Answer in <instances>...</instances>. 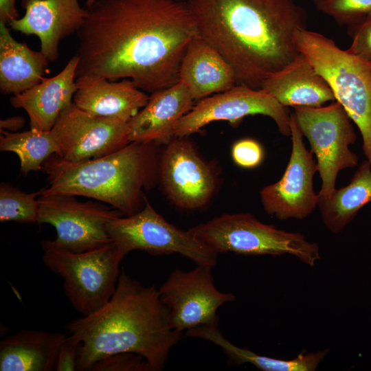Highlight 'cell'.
<instances>
[{"mask_svg":"<svg viewBox=\"0 0 371 371\" xmlns=\"http://www.w3.org/2000/svg\"><path fill=\"white\" fill-rule=\"evenodd\" d=\"M78 31L76 79L128 78L154 93L179 81L180 65L197 36L179 0H96Z\"/></svg>","mask_w":371,"mask_h":371,"instance_id":"obj_1","label":"cell"},{"mask_svg":"<svg viewBox=\"0 0 371 371\" xmlns=\"http://www.w3.org/2000/svg\"><path fill=\"white\" fill-rule=\"evenodd\" d=\"M197 35L231 65L237 84L260 89L263 81L300 52L295 32L307 13L294 0H186Z\"/></svg>","mask_w":371,"mask_h":371,"instance_id":"obj_2","label":"cell"},{"mask_svg":"<svg viewBox=\"0 0 371 371\" xmlns=\"http://www.w3.org/2000/svg\"><path fill=\"white\" fill-rule=\"evenodd\" d=\"M81 343L78 370H89L98 361L120 352L142 356L151 371L162 370L182 333L170 325L155 286H144L122 270L109 300L65 326Z\"/></svg>","mask_w":371,"mask_h":371,"instance_id":"obj_3","label":"cell"},{"mask_svg":"<svg viewBox=\"0 0 371 371\" xmlns=\"http://www.w3.org/2000/svg\"><path fill=\"white\" fill-rule=\"evenodd\" d=\"M155 142H132L115 152L80 162L56 154L43 164L48 184L40 194L82 196L108 204L124 216L145 205L158 181L160 149Z\"/></svg>","mask_w":371,"mask_h":371,"instance_id":"obj_4","label":"cell"},{"mask_svg":"<svg viewBox=\"0 0 371 371\" xmlns=\"http://www.w3.org/2000/svg\"><path fill=\"white\" fill-rule=\"evenodd\" d=\"M300 52L327 81L362 137V150L371 161V65L326 36L300 29L295 34Z\"/></svg>","mask_w":371,"mask_h":371,"instance_id":"obj_5","label":"cell"},{"mask_svg":"<svg viewBox=\"0 0 371 371\" xmlns=\"http://www.w3.org/2000/svg\"><path fill=\"white\" fill-rule=\"evenodd\" d=\"M188 230L217 254H289L310 267L321 258L319 245L302 234L265 224L250 213L224 214Z\"/></svg>","mask_w":371,"mask_h":371,"instance_id":"obj_6","label":"cell"},{"mask_svg":"<svg viewBox=\"0 0 371 371\" xmlns=\"http://www.w3.org/2000/svg\"><path fill=\"white\" fill-rule=\"evenodd\" d=\"M43 262L63 280L65 293L82 316L105 304L113 294L122 260L111 242L82 252L57 245L54 240L41 242Z\"/></svg>","mask_w":371,"mask_h":371,"instance_id":"obj_7","label":"cell"},{"mask_svg":"<svg viewBox=\"0 0 371 371\" xmlns=\"http://www.w3.org/2000/svg\"><path fill=\"white\" fill-rule=\"evenodd\" d=\"M107 232L122 259L134 250H141L156 256L179 254L196 265L212 267L217 262L216 252L188 229L183 230L168 222L147 198L138 212L111 221Z\"/></svg>","mask_w":371,"mask_h":371,"instance_id":"obj_8","label":"cell"},{"mask_svg":"<svg viewBox=\"0 0 371 371\" xmlns=\"http://www.w3.org/2000/svg\"><path fill=\"white\" fill-rule=\"evenodd\" d=\"M293 111L295 122L316 157L322 180L318 195L328 198L336 190L339 172L358 165V156L349 148L357 139L352 120L336 100L326 106H294Z\"/></svg>","mask_w":371,"mask_h":371,"instance_id":"obj_9","label":"cell"},{"mask_svg":"<svg viewBox=\"0 0 371 371\" xmlns=\"http://www.w3.org/2000/svg\"><path fill=\"white\" fill-rule=\"evenodd\" d=\"M160 150L158 181L167 199L183 210L205 207L215 195L218 175L186 137H173Z\"/></svg>","mask_w":371,"mask_h":371,"instance_id":"obj_10","label":"cell"},{"mask_svg":"<svg viewBox=\"0 0 371 371\" xmlns=\"http://www.w3.org/2000/svg\"><path fill=\"white\" fill-rule=\"evenodd\" d=\"M38 223L52 225L56 232L54 242L74 252H82L111 243L107 225L124 216L102 202H82L76 196L40 194Z\"/></svg>","mask_w":371,"mask_h":371,"instance_id":"obj_11","label":"cell"},{"mask_svg":"<svg viewBox=\"0 0 371 371\" xmlns=\"http://www.w3.org/2000/svg\"><path fill=\"white\" fill-rule=\"evenodd\" d=\"M212 268L196 265L188 271L175 269L158 289L175 330L182 333L196 328L218 326V309L236 300L234 294L216 289Z\"/></svg>","mask_w":371,"mask_h":371,"instance_id":"obj_12","label":"cell"},{"mask_svg":"<svg viewBox=\"0 0 371 371\" xmlns=\"http://www.w3.org/2000/svg\"><path fill=\"white\" fill-rule=\"evenodd\" d=\"M254 115L271 117L282 135L291 136V113L288 107L262 89L238 84L199 100L177 122L173 136L187 137L215 121H227L236 126L245 117Z\"/></svg>","mask_w":371,"mask_h":371,"instance_id":"obj_13","label":"cell"},{"mask_svg":"<svg viewBox=\"0 0 371 371\" xmlns=\"http://www.w3.org/2000/svg\"><path fill=\"white\" fill-rule=\"evenodd\" d=\"M290 128L292 150L286 170L277 182L260 192L264 210L280 221L305 218L317 207L319 199L313 189L317 162L306 148L293 113L290 115Z\"/></svg>","mask_w":371,"mask_h":371,"instance_id":"obj_14","label":"cell"},{"mask_svg":"<svg viewBox=\"0 0 371 371\" xmlns=\"http://www.w3.org/2000/svg\"><path fill=\"white\" fill-rule=\"evenodd\" d=\"M63 159L80 162L109 155L128 143V122L91 115L74 102L58 117L51 130Z\"/></svg>","mask_w":371,"mask_h":371,"instance_id":"obj_15","label":"cell"},{"mask_svg":"<svg viewBox=\"0 0 371 371\" xmlns=\"http://www.w3.org/2000/svg\"><path fill=\"white\" fill-rule=\"evenodd\" d=\"M23 16L10 22L11 29L25 35H36L41 51L49 62L59 56L60 41L78 31L87 15L78 0H21Z\"/></svg>","mask_w":371,"mask_h":371,"instance_id":"obj_16","label":"cell"},{"mask_svg":"<svg viewBox=\"0 0 371 371\" xmlns=\"http://www.w3.org/2000/svg\"><path fill=\"white\" fill-rule=\"evenodd\" d=\"M194 101L179 80L151 93L146 106L128 122L130 142L165 144L174 137L175 126L191 110Z\"/></svg>","mask_w":371,"mask_h":371,"instance_id":"obj_17","label":"cell"},{"mask_svg":"<svg viewBox=\"0 0 371 371\" xmlns=\"http://www.w3.org/2000/svg\"><path fill=\"white\" fill-rule=\"evenodd\" d=\"M74 103L95 116L129 122L147 104L149 96L124 78L111 81L104 78L76 79Z\"/></svg>","mask_w":371,"mask_h":371,"instance_id":"obj_18","label":"cell"},{"mask_svg":"<svg viewBox=\"0 0 371 371\" xmlns=\"http://www.w3.org/2000/svg\"><path fill=\"white\" fill-rule=\"evenodd\" d=\"M78 62L75 55L56 76L45 78L38 85L10 98L14 108L23 109L27 113L30 128L51 131L60 113L72 102L78 88Z\"/></svg>","mask_w":371,"mask_h":371,"instance_id":"obj_19","label":"cell"},{"mask_svg":"<svg viewBox=\"0 0 371 371\" xmlns=\"http://www.w3.org/2000/svg\"><path fill=\"white\" fill-rule=\"evenodd\" d=\"M260 89L285 107H319L336 100L327 81L301 52L282 69L269 76Z\"/></svg>","mask_w":371,"mask_h":371,"instance_id":"obj_20","label":"cell"},{"mask_svg":"<svg viewBox=\"0 0 371 371\" xmlns=\"http://www.w3.org/2000/svg\"><path fill=\"white\" fill-rule=\"evenodd\" d=\"M179 80L194 100L225 91L237 85L235 73L227 60L198 35L183 57Z\"/></svg>","mask_w":371,"mask_h":371,"instance_id":"obj_21","label":"cell"},{"mask_svg":"<svg viewBox=\"0 0 371 371\" xmlns=\"http://www.w3.org/2000/svg\"><path fill=\"white\" fill-rule=\"evenodd\" d=\"M68 334L22 329L0 342V371L56 370Z\"/></svg>","mask_w":371,"mask_h":371,"instance_id":"obj_22","label":"cell"},{"mask_svg":"<svg viewBox=\"0 0 371 371\" xmlns=\"http://www.w3.org/2000/svg\"><path fill=\"white\" fill-rule=\"evenodd\" d=\"M49 60L40 51L15 40L8 26L0 22V90L4 94H19L40 83Z\"/></svg>","mask_w":371,"mask_h":371,"instance_id":"obj_23","label":"cell"},{"mask_svg":"<svg viewBox=\"0 0 371 371\" xmlns=\"http://www.w3.org/2000/svg\"><path fill=\"white\" fill-rule=\"evenodd\" d=\"M186 335L209 341L220 347L228 361L234 365L250 363L262 371H315L330 352L329 348L311 352H300L293 359H280L260 355L240 348L225 337L218 326H206L188 330Z\"/></svg>","mask_w":371,"mask_h":371,"instance_id":"obj_24","label":"cell"},{"mask_svg":"<svg viewBox=\"0 0 371 371\" xmlns=\"http://www.w3.org/2000/svg\"><path fill=\"white\" fill-rule=\"evenodd\" d=\"M370 203L371 161L366 159L360 164L347 186L336 189L328 198L319 196L317 207L326 227L333 234H339Z\"/></svg>","mask_w":371,"mask_h":371,"instance_id":"obj_25","label":"cell"},{"mask_svg":"<svg viewBox=\"0 0 371 371\" xmlns=\"http://www.w3.org/2000/svg\"><path fill=\"white\" fill-rule=\"evenodd\" d=\"M0 150L17 155L21 172L25 175L32 171L42 170L44 162L51 155L58 153L57 143L51 131L32 128L23 132L1 130Z\"/></svg>","mask_w":371,"mask_h":371,"instance_id":"obj_26","label":"cell"},{"mask_svg":"<svg viewBox=\"0 0 371 371\" xmlns=\"http://www.w3.org/2000/svg\"><path fill=\"white\" fill-rule=\"evenodd\" d=\"M40 191L26 193L10 183L0 185V221L38 223Z\"/></svg>","mask_w":371,"mask_h":371,"instance_id":"obj_27","label":"cell"},{"mask_svg":"<svg viewBox=\"0 0 371 371\" xmlns=\"http://www.w3.org/2000/svg\"><path fill=\"white\" fill-rule=\"evenodd\" d=\"M316 9L340 25L354 26L371 12V0H313Z\"/></svg>","mask_w":371,"mask_h":371,"instance_id":"obj_28","label":"cell"},{"mask_svg":"<svg viewBox=\"0 0 371 371\" xmlns=\"http://www.w3.org/2000/svg\"><path fill=\"white\" fill-rule=\"evenodd\" d=\"M89 371H151L146 361L132 352H120L95 362Z\"/></svg>","mask_w":371,"mask_h":371,"instance_id":"obj_29","label":"cell"},{"mask_svg":"<svg viewBox=\"0 0 371 371\" xmlns=\"http://www.w3.org/2000/svg\"><path fill=\"white\" fill-rule=\"evenodd\" d=\"M231 155L237 166L251 169L258 166L262 162L265 152L258 141L245 138L236 141L233 144Z\"/></svg>","mask_w":371,"mask_h":371,"instance_id":"obj_30","label":"cell"},{"mask_svg":"<svg viewBox=\"0 0 371 371\" xmlns=\"http://www.w3.org/2000/svg\"><path fill=\"white\" fill-rule=\"evenodd\" d=\"M352 43L347 50L371 65V12L359 23L348 27Z\"/></svg>","mask_w":371,"mask_h":371,"instance_id":"obj_31","label":"cell"},{"mask_svg":"<svg viewBox=\"0 0 371 371\" xmlns=\"http://www.w3.org/2000/svg\"><path fill=\"white\" fill-rule=\"evenodd\" d=\"M81 343L68 335L62 344L57 359L56 370H78Z\"/></svg>","mask_w":371,"mask_h":371,"instance_id":"obj_32","label":"cell"},{"mask_svg":"<svg viewBox=\"0 0 371 371\" xmlns=\"http://www.w3.org/2000/svg\"><path fill=\"white\" fill-rule=\"evenodd\" d=\"M19 18L16 0H0V22L8 26L11 21Z\"/></svg>","mask_w":371,"mask_h":371,"instance_id":"obj_33","label":"cell"},{"mask_svg":"<svg viewBox=\"0 0 371 371\" xmlns=\"http://www.w3.org/2000/svg\"><path fill=\"white\" fill-rule=\"evenodd\" d=\"M25 120L21 116L8 117L0 121L1 130L5 131L16 132L21 129L25 125Z\"/></svg>","mask_w":371,"mask_h":371,"instance_id":"obj_34","label":"cell"},{"mask_svg":"<svg viewBox=\"0 0 371 371\" xmlns=\"http://www.w3.org/2000/svg\"><path fill=\"white\" fill-rule=\"evenodd\" d=\"M96 0H86V8L90 7Z\"/></svg>","mask_w":371,"mask_h":371,"instance_id":"obj_35","label":"cell"}]
</instances>
